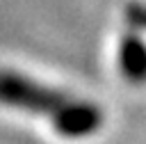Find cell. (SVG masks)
Segmentation results:
<instances>
[{
    "label": "cell",
    "instance_id": "obj_2",
    "mask_svg": "<svg viewBox=\"0 0 146 144\" xmlns=\"http://www.w3.org/2000/svg\"><path fill=\"white\" fill-rule=\"evenodd\" d=\"M52 126L59 135L71 139L89 137L103 126V112L94 103L71 96L68 103L59 110V114L52 119Z\"/></svg>",
    "mask_w": 146,
    "mask_h": 144
},
{
    "label": "cell",
    "instance_id": "obj_3",
    "mask_svg": "<svg viewBox=\"0 0 146 144\" xmlns=\"http://www.w3.org/2000/svg\"><path fill=\"white\" fill-rule=\"evenodd\" d=\"M119 71L132 85L146 82V41L139 37L137 30L121 37V43H119Z\"/></svg>",
    "mask_w": 146,
    "mask_h": 144
},
{
    "label": "cell",
    "instance_id": "obj_4",
    "mask_svg": "<svg viewBox=\"0 0 146 144\" xmlns=\"http://www.w3.org/2000/svg\"><path fill=\"white\" fill-rule=\"evenodd\" d=\"M125 21L132 30H146V5L130 2L125 7Z\"/></svg>",
    "mask_w": 146,
    "mask_h": 144
},
{
    "label": "cell",
    "instance_id": "obj_1",
    "mask_svg": "<svg viewBox=\"0 0 146 144\" xmlns=\"http://www.w3.org/2000/svg\"><path fill=\"white\" fill-rule=\"evenodd\" d=\"M71 96L16 71H0V105L55 119Z\"/></svg>",
    "mask_w": 146,
    "mask_h": 144
}]
</instances>
